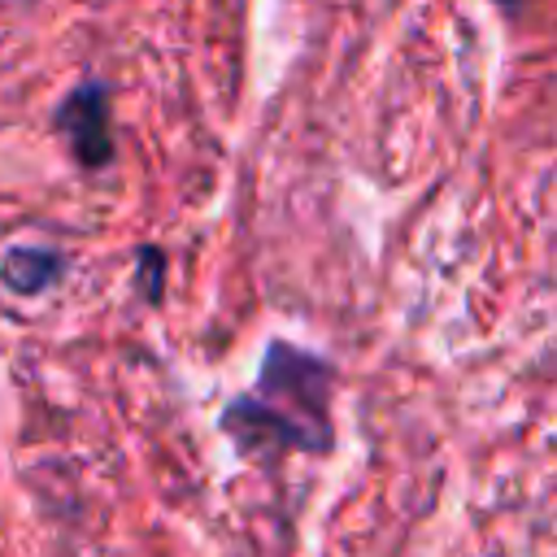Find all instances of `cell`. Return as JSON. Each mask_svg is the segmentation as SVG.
I'll use <instances>...</instances> for the list:
<instances>
[{
  "mask_svg": "<svg viewBox=\"0 0 557 557\" xmlns=\"http://www.w3.org/2000/svg\"><path fill=\"white\" fill-rule=\"evenodd\" d=\"M496 4H500V9H518V0H496Z\"/></svg>",
  "mask_w": 557,
  "mask_h": 557,
  "instance_id": "8992f818",
  "label": "cell"
},
{
  "mask_svg": "<svg viewBox=\"0 0 557 557\" xmlns=\"http://www.w3.org/2000/svg\"><path fill=\"white\" fill-rule=\"evenodd\" d=\"M57 135L70 144L83 170H104L113 161V126H109V87L100 78H83L70 87L52 113Z\"/></svg>",
  "mask_w": 557,
  "mask_h": 557,
  "instance_id": "3957f363",
  "label": "cell"
},
{
  "mask_svg": "<svg viewBox=\"0 0 557 557\" xmlns=\"http://www.w3.org/2000/svg\"><path fill=\"white\" fill-rule=\"evenodd\" d=\"M331 366L313 352H300L296 344H283L274 339L261 357V374H257V396L283 405L287 413L305 418V422H318V426H331L326 418V400H331Z\"/></svg>",
  "mask_w": 557,
  "mask_h": 557,
  "instance_id": "6da1fadb",
  "label": "cell"
},
{
  "mask_svg": "<svg viewBox=\"0 0 557 557\" xmlns=\"http://www.w3.org/2000/svg\"><path fill=\"white\" fill-rule=\"evenodd\" d=\"M70 270V257L57 252V248H44V244H17L0 257V283L13 292V296H39L48 287H57Z\"/></svg>",
  "mask_w": 557,
  "mask_h": 557,
  "instance_id": "277c9868",
  "label": "cell"
},
{
  "mask_svg": "<svg viewBox=\"0 0 557 557\" xmlns=\"http://www.w3.org/2000/svg\"><path fill=\"white\" fill-rule=\"evenodd\" d=\"M222 431L235 440L239 453H265V448H300V453H326L331 448V426L305 422L287 413L283 405L248 392L235 396L222 409Z\"/></svg>",
  "mask_w": 557,
  "mask_h": 557,
  "instance_id": "7a4b0ae2",
  "label": "cell"
},
{
  "mask_svg": "<svg viewBox=\"0 0 557 557\" xmlns=\"http://www.w3.org/2000/svg\"><path fill=\"white\" fill-rule=\"evenodd\" d=\"M135 287L144 292V300H161V292H165V252L161 248H139V261H135Z\"/></svg>",
  "mask_w": 557,
  "mask_h": 557,
  "instance_id": "5b68a950",
  "label": "cell"
}]
</instances>
